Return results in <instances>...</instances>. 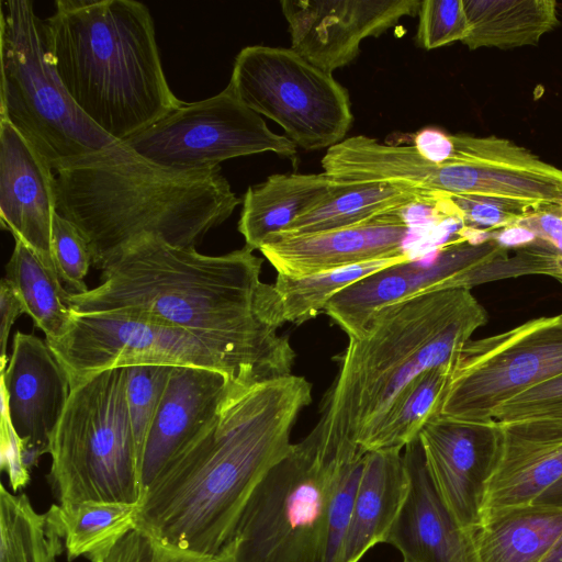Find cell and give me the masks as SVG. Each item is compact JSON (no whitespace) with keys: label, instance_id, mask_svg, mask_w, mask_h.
<instances>
[{"label":"cell","instance_id":"cell-1","mask_svg":"<svg viewBox=\"0 0 562 562\" xmlns=\"http://www.w3.org/2000/svg\"><path fill=\"white\" fill-rule=\"evenodd\" d=\"M262 259L244 246L210 256L142 235L100 267V283L68 294L75 312H123L184 329L209 342L246 384L292 374L295 351L278 333L286 323Z\"/></svg>","mask_w":562,"mask_h":562},{"label":"cell","instance_id":"cell-2","mask_svg":"<svg viewBox=\"0 0 562 562\" xmlns=\"http://www.w3.org/2000/svg\"><path fill=\"white\" fill-rule=\"evenodd\" d=\"M312 389L294 374L232 383L214 417L143 491L135 528L175 550L214 559L254 488L290 451Z\"/></svg>","mask_w":562,"mask_h":562},{"label":"cell","instance_id":"cell-3","mask_svg":"<svg viewBox=\"0 0 562 562\" xmlns=\"http://www.w3.org/2000/svg\"><path fill=\"white\" fill-rule=\"evenodd\" d=\"M54 171L57 212L80 231L98 269L142 235L195 247L243 202L220 166L165 168L122 142L66 160Z\"/></svg>","mask_w":562,"mask_h":562},{"label":"cell","instance_id":"cell-4","mask_svg":"<svg viewBox=\"0 0 562 562\" xmlns=\"http://www.w3.org/2000/svg\"><path fill=\"white\" fill-rule=\"evenodd\" d=\"M487 321L470 289L456 288L378 308L340 357L318 422L325 446L357 453L400 393L423 372L454 364Z\"/></svg>","mask_w":562,"mask_h":562},{"label":"cell","instance_id":"cell-5","mask_svg":"<svg viewBox=\"0 0 562 562\" xmlns=\"http://www.w3.org/2000/svg\"><path fill=\"white\" fill-rule=\"evenodd\" d=\"M47 52L72 101L116 142L183 104L165 76L149 9L136 0H57Z\"/></svg>","mask_w":562,"mask_h":562},{"label":"cell","instance_id":"cell-6","mask_svg":"<svg viewBox=\"0 0 562 562\" xmlns=\"http://www.w3.org/2000/svg\"><path fill=\"white\" fill-rule=\"evenodd\" d=\"M363 453L310 434L263 475L214 562H331L330 515L349 464Z\"/></svg>","mask_w":562,"mask_h":562},{"label":"cell","instance_id":"cell-7","mask_svg":"<svg viewBox=\"0 0 562 562\" xmlns=\"http://www.w3.org/2000/svg\"><path fill=\"white\" fill-rule=\"evenodd\" d=\"M48 479L58 499L139 503V458L126 401V368L71 387L52 435Z\"/></svg>","mask_w":562,"mask_h":562},{"label":"cell","instance_id":"cell-8","mask_svg":"<svg viewBox=\"0 0 562 562\" xmlns=\"http://www.w3.org/2000/svg\"><path fill=\"white\" fill-rule=\"evenodd\" d=\"M0 11V114L47 159L59 164L115 143L76 105L47 52L44 22L31 0Z\"/></svg>","mask_w":562,"mask_h":562},{"label":"cell","instance_id":"cell-9","mask_svg":"<svg viewBox=\"0 0 562 562\" xmlns=\"http://www.w3.org/2000/svg\"><path fill=\"white\" fill-rule=\"evenodd\" d=\"M227 86L305 150L339 144L353 122L347 89L291 47H244L235 57Z\"/></svg>","mask_w":562,"mask_h":562},{"label":"cell","instance_id":"cell-10","mask_svg":"<svg viewBox=\"0 0 562 562\" xmlns=\"http://www.w3.org/2000/svg\"><path fill=\"white\" fill-rule=\"evenodd\" d=\"M46 342L70 387L103 371L136 366L205 368L246 384L236 367L205 340L136 314L71 310L65 331Z\"/></svg>","mask_w":562,"mask_h":562},{"label":"cell","instance_id":"cell-11","mask_svg":"<svg viewBox=\"0 0 562 562\" xmlns=\"http://www.w3.org/2000/svg\"><path fill=\"white\" fill-rule=\"evenodd\" d=\"M562 373V314L470 340L452 370L438 416L487 422L506 402Z\"/></svg>","mask_w":562,"mask_h":562},{"label":"cell","instance_id":"cell-12","mask_svg":"<svg viewBox=\"0 0 562 562\" xmlns=\"http://www.w3.org/2000/svg\"><path fill=\"white\" fill-rule=\"evenodd\" d=\"M158 166L192 171L224 160L274 153L297 164V146L272 132L227 86L205 100L186 103L122 142Z\"/></svg>","mask_w":562,"mask_h":562},{"label":"cell","instance_id":"cell-13","mask_svg":"<svg viewBox=\"0 0 562 562\" xmlns=\"http://www.w3.org/2000/svg\"><path fill=\"white\" fill-rule=\"evenodd\" d=\"M413 146L438 162L437 192L515 201L541 211L562 209V169L515 142L495 135L418 131Z\"/></svg>","mask_w":562,"mask_h":562},{"label":"cell","instance_id":"cell-14","mask_svg":"<svg viewBox=\"0 0 562 562\" xmlns=\"http://www.w3.org/2000/svg\"><path fill=\"white\" fill-rule=\"evenodd\" d=\"M507 254L493 237L459 238L440 246L430 259H408L368 276L340 291L324 312L348 337L358 336L372 314L387 304L431 292L473 286L481 266Z\"/></svg>","mask_w":562,"mask_h":562},{"label":"cell","instance_id":"cell-15","mask_svg":"<svg viewBox=\"0 0 562 562\" xmlns=\"http://www.w3.org/2000/svg\"><path fill=\"white\" fill-rule=\"evenodd\" d=\"M418 441L442 502L459 526L474 533L481 527L487 484L501 456V424L436 416L422 428Z\"/></svg>","mask_w":562,"mask_h":562},{"label":"cell","instance_id":"cell-16","mask_svg":"<svg viewBox=\"0 0 562 562\" xmlns=\"http://www.w3.org/2000/svg\"><path fill=\"white\" fill-rule=\"evenodd\" d=\"M419 0H282L291 48L333 74L352 63L360 44L418 14Z\"/></svg>","mask_w":562,"mask_h":562},{"label":"cell","instance_id":"cell-17","mask_svg":"<svg viewBox=\"0 0 562 562\" xmlns=\"http://www.w3.org/2000/svg\"><path fill=\"white\" fill-rule=\"evenodd\" d=\"M0 380L1 401L26 446L31 468L48 453L52 435L70 395L68 375L45 339L16 331Z\"/></svg>","mask_w":562,"mask_h":562},{"label":"cell","instance_id":"cell-18","mask_svg":"<svg viewBox=\"0 0 562 562\" xmlns=\"http://www.w3.org/2000/svg\"><path fill=\"white\" fill-rule=\"evenodd\" d=\"M56 213L53 167L10 120L0 114L1 226L14 239L27 245L55 273L50 240Z\"/></svg>","mask_w":562,"mask_h":562},{"label":"cell","instance_id":"cell-19","mask_svg":"<svg viewBox=\"0 0 562 562\" xmlns=\"http://www.w3.org/2000/svg\"><path fill=\"white\" fill-rule=\"evenodd\" d=\"M404 449L409 486L384 543L395 547L403 562H476L473 533L459 526L442 502L418 438Z\"/></svg>","mask_w":562,"mask_h":562},{"label":"cell","instance_id":"cell-20","mask_svg":"<svg viewBox=\"0 0 562 562\" xmlns=\"http://www.w3.org/2000/svg\"><path fill=\"white\" fill-rule=\"evenodd\" d=\"M409 224L402 212L355 226L280 238L259 250L278 274L304 277L404 254Z\"/></svg>","mask_w":562,"mask_h":562},{"label":"cell","instance_id":"cell-21","mask_svg":"<svg viewBox=\"0 0 562 562\" xmlns=\"http://www.w3.org/2000/svg\"><path fill=\"white\" fill-rule=\"evenodd\" d=\"M232 383L215 370L171 367L143 450L142 493L214 417Z\"/></svg>","mask_w":562,"mask_h":562},{"label":"cell","instance_id":"cell-22","mask_svg":"<svg viewBox=\"0 0 562 562\" xmlns=\"http://www.w3.org/2000/svg\"><path fill=\"white\" fill-rule=\"evenodd\" d=\"M400 449L367 451L353 498L344 562H358L384 542L408 491L409 476Z\"/></svg>","mask_w":562,"mask_h":562},{"label":"cell","instance_id":"cell-23","mask_svg":"<svg viewBox=\"0 0 562 562\" xmlns=\"http://www.w3.org/2000/svg\"><path fill=\"white\" fill-rule=\"evenodd\" d=\"M341 183L322 173H277L244 194L238 232L245 246L260 249L321 205Z\"/></svg>","mask_w":562,"mask_h":562},{"label":"cell","instance_id":"cell-24","mask_svg":"<svg viewBox=\"0 0 562 562\" xmlns=\"http://www.w3.org/2000/svg\"><path fill=\"white\" fill-rule=\"evenodd\" d=\"M561 477L562 442L524 438L503 430L501 456L487 484L482 522L502 510L532 504Z\"/></svg>","mask_w":562,"mask_h":562},{"label":"cell","instance_id":"cell-25","mask_svg":"<svg viewBox=\"0 0 562 562\" xmlns=\"http://www.w3.org/2000/svg\"><path fill=\"white\" fill-rule=\"evenodd\" d=\"M438 202V196L406 186L341 180L321 205L273 240L346 228L412 206L437 207Z\"/></svg>","mask_w":562,"mask_h":562},{"label":"cell","instance_id":"cell-26","mask_svg":"<svg viewBox=\"0 0 562 562\" xmlns=\"http://www.w3.org/2000/svg\"><path fill=\"white\" fill-rule=\"evenodd\" d=\"M562 533V508L529 504L496 513L473 533L476 562H542Z\"/></svg>","mask_w":562,"mask_h":562},{"label":"cell","instance_id":"cell-27","mask_svg":"<svg viewBox=\"0 0 562 562\" xmlns=\"http://www.w3.org/2000/svg\"><path fill=\"white\" fill-rule=\"evenodd\" d=\"M470 50L536 46L559 24L554 0H463Z\"/></svg>","mask_w":562,"mask_h":562},{"label":"cell","instance_id":"cell-28","mask_svg":"<svg viewBox=\"0 0 562 562\" xmlns=\"http://www.w3.org/2000/svg\"><path fill=\"white\" fill-rule=\"evenodd\" d=\"M453 366H438L414 379L393 401L360 446V451L402 450L416 440L425 424L438 416Z\"/></svg>","mask_w":562,"mask_h":562},{"label":"cell","instance_id":"cell-29","mask_svg":"<svg viewBox=\"0 0 562 562\" xmlns=\"http://www.w3.org/2000/svg\"><path fill=\"white\" fill-rule=\"evenodd\" d=\"M53 507L67 560L85 557L94 562L135 528L139 503L90 501Z\"/></svg>","mask_w":562,"mask_h":562},{"label":"cell","instance_id":"cell-30","mask_svg":"<svg viewBox=\"0 0 562 562\" xmlns=\"http://www.w3.org/2000/svg\"><path fill=\"white\" fill-rule=\"evenodd\" d=\"M64 539L53 505L34 509L24 493L0 487V562H56Z\"/></svg>","mask_w":562,"mask_h":562},{"label":"cell","instance_id":"cell-31","mask_svg":"<svg viewBox=\"0 0 562 562\" xmlns=\"http://www.w3.org/2000/svg\"><path fill=\"white\" fill-rule=\"evenodd\" d=\"M4 278L14 286L25 313L45 334L46 340L55 339L65 331L71 314L67 302L69 292L61 285L58 274L19 239H14Z\"/></svg>","mask_w":562,"mask_h":562},{"label":"cell","instance_id":"cell-32","mask_svg":"<svg viewBox=\"0 0 562 562\" xmlns=\"http://www.w3.org/2000/svg\"><path fill=\"white\" fill-rule=\"evenodd\" d=\"M411 259L400 256L317 272L304 277L277 274L272 283L282 304L285 322L302 324L319 312L340 291L380 270Z\"/></svg>","mask_w":562,"mask_h":562},{"label":"cell","instance_id":"cell-33","mask_svg":"<svg viewBox=\"0 0 562 562\" xmlns=\"http://www.w3.org/2000/svg\"><path fill=\"white\" fill-rule=\"evenodd\" d=\"M171 367L136 366L126 368V401L134 440L139 458L156 415Z\"/></svg>","mask_w":562,"mask_h":562},{"label":"cell","instance_id":"cell-34","mask_svg":"<svg viewBox=\"0 0 562 562\" xmlns=\"http://www.w3.org/2000/svg\"><path fill=\"white\" fill-rule=\"evenodd\" d=\"M440 198L450 217L460 221L465 228L477 232L513 227L527 216L546 212L528 204L481 195Z\"/></svg>","mask_w":562,"mask_h":562},{"label":"cell","instance_id":"cell-35","mask_svg":"<svg viewBox=\"0 0 562 562\" xmlns=\"http://www.w3.org/2000/svg\"><path fill=\"white\" fill-rule=\"evenodd\" d=\"M52 255L59 279L70 293L88 291L85 278L92 265L89 246L80 231L58 212L52 225Z\"/></svg>","mask_w":562,"mask_h":562},{"label":"cell","instance_id":"cell-36","mask_svg":"<svg viewBox=\"0 0 562 562\" xmlns=\"http://www.w3.org/2000/svg\"><path fill=\"white\" fill-rule=\"evenodd\" d=\"M417 15L416 44L424 49L462 42L470 34L463 0H425Z\"/></svg>","mask_w":562,"mask_h":562},{"label":"cell","instance_id":"cell-37","mask_svg":"<svg viewBox=\"0 0 562 562\" xmlns=\"http://www.w3.org/2000/svg\"><path fill=\"white\" fill-rule=\"evenodd\" d=\"M562 418V373L504 403L493 415L501 424Z\"/></svg>","mask_w":562,"mask_h":562},{"label":"cell","instance_id":"cell-38","mask_svg":"<svg viewBox=\"0 0 562 562\" xmlns=\"http://www.w3.org/2000/svg\"><path fill=\"white\" fill-rule=\"evenodd\" d=\"M94 562H214V559L175 550L134 528Z\"/></svg>","mask_w":562,"mask_h":562},{"label":"cell","instance_id":"cell-39","mask_svg":"<svg viewBox=\"0 0 562 562\" xmlns=\"http://www.w3.org/2000/svg\"><path fill=\"white\" fill-rule=\"evenodd\" d=\"M1 468L9 476L13 492L26 486L30 480V465L24 441L11 423L8 408L1 401Z\"/></svg>","mask_w":562,"mask_h":562},{"label":"cell","instance_id":"cell-40","mask_svg":"<svg viewBox=\"0 0 562 562\" xmlns=\"http://www.w3.org/2000/svg\"><path fill=\"white\" fill-rule=\"evenodd\" d=\"M25 313L24 305L9 280L2 278L0 282V368L3 372L9 357L7 355L9 334L12 325Z\"/></svg>","mask_w":562,"mask_h":562},{"label":"cell","instance_id":"cell-41","mask_svg":"<svg viewBox=\"0 0 562 562\" xmlns=\"http://www.w3.org/2000/svg\"><path fill=\"white\" fill-rule=\"evenodd\" d=\"M516 226L525 228L542 244H546L562 257V215L557 211L532 214Z\"/></svg>","mask_w":562,"mask_h":562},{"label":"cell","instance_id":"cell-42","mask_svg":"<svg viewBox=\"0 0 562 562\" xmlns=\"http://www.w3.org/2000/svg\"><path fill=\"white\" fill-rule=\"evenodd\" d=\"M533 504L562 508V477L547 488Z\"/></svg>","mask_w":562,"mask_h":562},{"label":"cell","instance_id":"cell-43","mask_svg":"<svg viewBox=\"0 0 562 562\" xmlns=\"http://www.w3.org/2000/svg\"><path fill=\"white\" fill-rule=\"evenodd\" d=\"M542 562H562V533L554 542Z\"/></svg>","mask_w":562,"mask_h":562},{"label":"cell","instance_id":"cell-44","mask_svg":"<svg viewBox=\"0 0 562 562\" xmlns=\"http://www.w3.org/2000/svg\"><path fill=\"white\" fill-rule=\"evenodd\" d=\"M548 276L553 277L560 283H562V257L561 256H557V258L553 262V267Z\"/></svg>","mask_w":562,"mask_h":562},{"label":"cell","instance_id":"cell-45","mask_svg":"<svg viewBox=\"0 0 562 562\" xmlns=\"http://www.w3.org/2000/svg\"><path fill=\"white\" fill-rule=\"evenodd\" d=\"M557 420H558L559 425H560V426H561V428H562V418H557Z\"/></svg>","mask_w":562,"mask_h":562},{"label":"cell","instance_id":"cell-46","mask_svg":"<svg viewBox=\"0 0 562 562\" xmlns=\"http://www.w3.org/2000/svg\"><path fill=\"white\" fill-rule=\"evenodd\" d=\"M557 212H558V213H560V214L562 215V209L557 210Z\"/></svg>","mask_w":562,"mask_h":562}]
</instances>
